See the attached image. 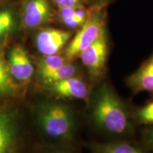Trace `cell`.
I'll list each match as a JSON object with an SVG mask.
<instances>
[{"instance_id": "cell-20", "label": "cell", "mask_w": 153, "mask_h": 153, "mask_svg": "<svg viewBox=\"0 0 153 153\" xmlns=\"http://www.w3.org/2000/svg\"><path fill=\"white\" fill-rule=\"evenodd\" d=\"M87 7L90 8H107L116 0H85Z\"/></svg>"}, {"instance_id": "cell-9", "label": "cell", "mask_w": 153, "mask_h": 153, "mask_svg": "<svg viewBox=\"0 0 153 153\" xmlns=\"http://www.w3.org/2000/svg\"><path fill=\"white\" fill-rule=\"evenodd\" d=\"M19 33H22L19 0L0 4V48L6 49Z\"/></svg>"}, {"instance_id": "cell-4", "label": "cell", "mask_w": 153, "mask_h": 153, "mask_svg": "<svg viewBox=\"0 0 153 153\" xmlns=\"http://www.w3.org/2000/svg\"><path fill=\"white\" fill-rule=\"evenodd\" d=\"M56 7L51 0H19L22 33L53 24Z\"/></svg>"}, {"instance_id": "cell-7", "label": "cell", "mask_w": 153, "mask_h": 153, "mask_svg": "<svg viewBox=\"0 0 153 153\" xmlns=\"http://www.w3.org/2000/svg\"><path fill=\"white\" fill-rule=\"evenodd\" d=\"M9 71L19 83H29L33 76L35 68L29 53L23 44L15 43L6 52Z\"/></svg>"}, {"instance_id": "cell-13", "label": "cell", "mask_w": 153, "mask_h": 153, "mask_svg": "<svg viewBox=\"0 0 153 153\" xmlns=\"http://www.w3.org/2000/svg\"><path fill=\"white\" fill-rule=\"evenodd\" d=\"M91 153H149L143 146L126 140H114L88 145Z\"/></svg>"}, {"instance_id": "cell-22", "label": "cell", "mask_w": 153, "mask_h": 153, "mask_svg": "<svg viewBox=\"0 0 153 153\" xmlns=\"http://www.w3.org/2000/svg\"><path fill=\"white\" fill-rule=\"evenodd\" d=\"M16 1V0H0V4H2L9 2V1Z\"/></svg>"}, {"instance_id": "cell-2", "label": "cell", "mask_w": 153, "mask_h": 153, "mask_svg": "<svg viewBox=\"0 0 153 153\" xmlns=\"http://www.w3.org/2000/svg\"><path fill=\"white\" fill-rule=\"evenodd\" d=\"M38 127L48 138L72 148L77 131L76 113L68 104L54 101H43L34 108Z\"/></svg>"}, {"instance_id": "cell-8", "label": "cell", "mask_w": 153, "mask_h": 153, "mask_svg": "<svg viewBox=\"0 0 153 153\" xmlns=\"http://www.w3.org/2000/svg\"><path fill=\"white\" fill-rule=\"evenodd\" d=\"M0 153H21V138L16 110L0 109Z\"/></svg>"}, {"instance_id": "cell-6", "label": "cell", "mask_w": 153, "mask_h": 153, "mask_svg": "<svg viewBox=\"0 0 153 153\" xmlns=\"http://www.w3.org/2000/svg\"><path fill=\"white\" fill-rule=\"evenodd\" d=\"M74 33L63 28L48 26L31 33L32 41L34 48L41 56L61 54Z\"/></svg>"}, {"instance_id": "cell-12", "label": "cell", "mask_w": 153, "mask_h": 153, "mask_svg": "<svg viewBox=\"0 0 153 153\" xmlns=\"http://www.w3.org/2000/svg\"><path fill=\"white\" fill-rule=\"evenodd\" d=\"M126 82L133 94L143 91L153 94V53L126 78Z\"/></svg>"}, {"instance_id": "cell-14", "label": "cell", "mask_w": 153, "mask_h": 153, "mask_svg": "<svg viewBox=\"0 0 153 153\" xmlns=\"http://www.w3.org/2000/svg\"><path fill=\"white\" fill-rule=\"evenodd\" d=\"M19 91V85L9 71L6 49L0 48V98L13 97Z\"/></svg>"}, {"instance_id": "cell-3", "label": "cell", "mask_w": 153, "mask_h": 153, "mask_svg": "<svg viewBox=\"0 0 153 153\" xmlns=\"http://www.w3.org/2000/svg\"><path fill=\"white\" fill-rule=\"evenodd\" d=\"M107 8H92L85 24L74 32L62 54L68 61L76 60L84 50L100 37L107 24Z\"/></svg>"}, {"instance_id": "cell-21", "label": "cell", "mask_w": 153, "mask_h": 153, "mask_svg": "<svg viewBox=\"0 0 153 153\" xmlns=\"http://www.w3.org/2000/svg\"><path fill=\"white\" fill-rule=\"evenodd\" d=\"M46 153H76L74 149L68 147H57V148L53 149Z\"/></svg>"}, {"instance_id": "cell-10", "label": "cell", "mask_w": 153, "mask_h": 153, "mask_svg": "<svg viewBox=\"0 0 153 153\" xmlns=\"http://www.w3.org/2000/svg\"><path fill=\"white\" fill-rule=\"evenodd\" d=\"M47 89L50 94L58 99H77L87 102L91 94L88 84L79 75L47 86Z\"/></svg>"}, {"instance_id": "cell-18", "label": "cell", "mask_w": 153, "mask_h": 153, "mask_svg": "<svg viewBox=\"0 0 153 153\" xmlns=\"http://www.w3.org/2000/svg\"><path fill=\"white\" fill-rule=\"evenodd\" d=\"M143 133V147L149 153H153V125H150Z\"/></svg>"}, {"instance_id": "cell-11", "label": "cell", "mask_w": 153, "mask_h": 153, "mask_svg": "<svg viewBox=\"0 0 153 153\" xmlns=\"http://www.w3.org/2000/svg\"><path fill=\"white\" fill-rule=\"evenodd\" d=\"M91 9L88 7L56 8L53 24L74 33L87 20Z\"/></svg>"}, {"instance_id": "cell-1", "label": "cell", "mask_w": 153, "mask_h": 153, "mask_svg": "<svg viewBox=\"0 0 153 153\" xmlns=\"http://www.w3.org/2000/svg\"><path fill=\"white\" fill-rule=\"evenodd\" d=\"M88 103L91 122L99 131L114 137H125L133 132L128 108L108 83L99 84Z\"/></svg>"}, {"instance_id": "cell-19", "label": "cell", "mask_w": 153, "mask_h": 153, "mask_svg": "<svg viewBox=\"0 0 153 153\" xmlns=\"http://www.w3.org/2000/svg\"><path fill=\"white\" fill-rule=\"evenodd\" d=\"M56 8L87 7L85 0H51Z\"/></svg>"}, {"instance_id": "cell-17", "label": "cell", "mask_w": 153, "mask_h": 153, "mask_svg": "<svg viewBox=\"0 0 153 153\" xmlns=\"http://www.w3.org/2000/svg\"><path fill=\"white\" fill-rule=\"evenodd\" d=\"M135 119L144 125H153V101L145 105L136 111Z\"/></svg>"}, {"instance_id": "cell-16", "label": "cell", "mask_w": 153, "mask_h": 153, "mask_svg": "<svg viewBox=\"0 0 153 153\" xmlns=\"http://www.w3.org/2000/svg\"><path fill=\"white\" fill-rule=\"evenodd\" d=\"M68 62L66 58L61 54L47 55V56H41L37 61V72L38 77L41 78L43 76L49 74L55 70H58L63 65Z\"/></svg>"}, {"instance_id": "cell-15", "label": "cell", "mask_w": 153, "mask_h": 153, "mask_svg": "<svg viewBox=\"0 0 153 153\" xmlns=\"http://www.w3.org/2000/svg\"><path fill=\"white\" fill-rule=\"evenodd\" d=\"M75 61H68L58 70L40 78V81L47 87L72 76L79 75L80 68Z\"/></svg>"}, {"instance_id": "cell-5", "label": "cell", "mask_w": 153, "mask_h": 153, "mask_svg": "<svg viewBox=\"0 0 153 153\" xmlns=\"http://www.w3.org/2000/svg\"><path fill=\"white\" fill-rule=\"evenodd\" d=\"M108 55V39L107 30L95 42L80 53L78 59L87 70L90 81L97 84L106 70Z\"/></svg>"}]
</instances>
